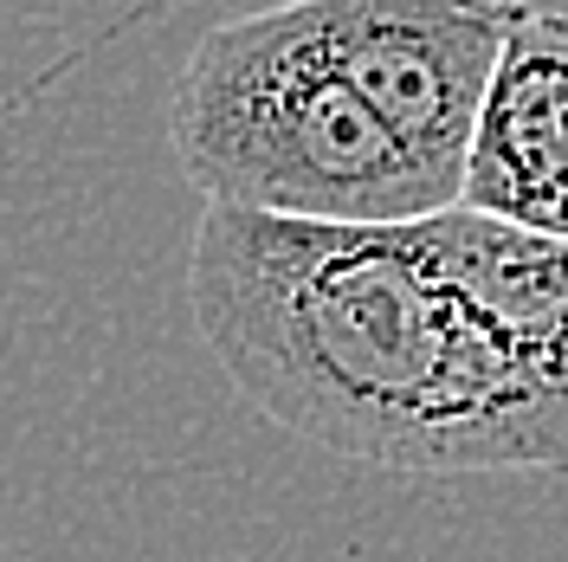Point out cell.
<instances>
[{
    "label": "cell",
    "mask_w": 568,
    "mask_h": 562,
    "mask_svg": "<svg viewBox=\"0 0 568 562\" xmlns=\"http://www.w3.org/2000/svg\"><path fill=\"white\" fill-rule=\"evenodd\" d=\"M187 304L265 421L407 472H542L530 414L414 220H297L207 201Z\"/></svg>",
    "instance_id": "cell-1"
},
{
    "label": "cell",
    "mask_w": 568,
    "mask_h": 562,
    "mask_svg": "<svg viewBox=\"0 0 568 562\" xmlns=\"http://www.w3.org/2000/svg\"><path fill=\"white\" fill-rule=\"evenodd\" d=\"M181 175L207 201L297 220H420L459 194L349 91L297 0L220 20L169 91Z\"/></svg>",
    "instance_id": "cell-2"
},
{
    "label": "cell",
    "mask_w": 568,
    "mask_h": 562,
    "mask_svg": "<svg viewBox=\"0 0 568 562\" xmlns=\"http://www.w3.org/2000/svg\"><path fill=\"white\" fill-rule=\"evenodd\" d=\"M517 7L524 0H297L317 52L453 194Z\"/></svg>",
    "instance_id": "cell-3"
},
{
    "label": "cell",
    "mask_w": 568,
    "mask_h": 562,
    "mask_svg": "<svg viewBox=\"0 0 568 562\" xmlns=\"http://www.w3.org/2000/svg\"><path fill=\"white\" fill-rule=\"evenodd\" d=\"M414 233L504 362L530 414L542 472L568 479V240L465 201L420 213Z\"/></svg>",
    "instance_id": "cell-4"
},
{
    "label": "cell",
    "mask_w": 568,
    "mask_h": 562,
    "mask_svg": "<svg viewBox=\"0 0 568 562\" xmlns=\"http://www.w3.org/2000/svg\"><path fill=\"white\" fill-rule=\"evenodd\" d=\"M459 201L568 240V13L517 7L459 169Z\"/></svg>",
    "instance_id": "cell-5"
}]
</instances>
